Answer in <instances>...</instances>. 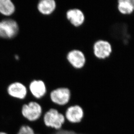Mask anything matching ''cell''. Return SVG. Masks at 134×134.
<instances>
[{
    "label": "cell",
    "instance_id": "52a82bcc",
    "mask_svg": "<svg viewBox=\"0 0 134 134\" xmlns=\"http://www.w3.org/2000/svg\"><path fill=\"white\" fill-rule=\"evenodd\" d=\"M67 60L75 68L80 69L85 66L86 57L84 53L79 49H73L68 52Z\"/></svg>",
    "mask_w": 134,
    "mask_h": 134
},
{
    "label": "cell",
    "instance_id": "5b68a950",
    "mask_svg": "<svg viewBox=\"0 0 134 134\" xmlns=\"http://www.w3.org/2000/svg\"><path fill=\"white\" fill-rule=\"evenodd\" d=\"M93 49L95 57L100 60L109 58L112 52L111 44L103 40H99L95 42Z\"/></svg>",
    "mask_w": 134,
    "mask_h": 134
},
{
    "label": "cell",
    "instance_id": "30bf717a",
    "mask_svg": "<svg viewBox=\"0 0 134 134\" xmlns=\"http://www.w3.org/2000/svg\"><path fill=\"white\" fill-rule=\"evenodd\" d=\"M66 17L71 24L75 27H80L85 22V14L78 8L69 10L66 13Z\"/></svg>",
    "mask_w": 134,
    "mask_h": 134
},
{
    "label": "cell",
    "instance_id": "e0dca14e",
    "mask_svg": "<svg viewBox=\"0 0 134 134\" xmlns=\"http://www.w3.org/2000/svg\"><path fill=\"white\" fill-rule=\"evenodd\" d=\"M0 134H8L7 133H5L4 132H0Z\"/></svg>",
    "mask_w": 134,
    "mask_h": 134
},
{
    "label": "cell",
    "instance_id": "9a60e30c",
    "mask_svg": "<svg viewBox=\"0 0 134 134\" xmlns=\"http://www.w3.org/2000/svg\"><path fill=\"white\" fill-rule=\"evenodd\" d=\"M56 134H78L72 131H67L60 129L56 131Z\"/></svg>",
    "mask_w": 134,
    "mask_h": 134
},
{
    "label": "cell",
    "instance_id": "277c9868",
    "mask_svg": "<svg viewBox=\"0 0 134 134\" xmlns=\"http://www.w3.org/2000/svg\"><path fill=\"white\" fill-rule=\"evenodd\" d=\"M42 107L38 103L30 102L28 104H24L22 107V115L30 121L38 120L42 114Z\"/></svg>",
    "mask_w": 134,
    "mask_h": 134
},
{
    "label": "cell",
    "instance_id": "7c38bea8",
    "mask_svg": "<svg viewBox=\"0 0 134 134\" xmlns=\"http://www.w3.org/2000/svg\"><path fill=\"white\" fill-rule=\"evenodd\" d=\"M117 8L121 14H132L134 12V0H119L118 1Z\"/></svg>",
    "mask_w": 134,
    "mask_h": 134
},
{
    "label": "cell",
    "instance_id": "3957f363",
    "mask_svg": "<svg viewBox=\"0 0 134 134\" xmlns=\"http://www.w3.org/2000/svg\"><path fill=\"white\" fill-rule=\"evenodd\" d=\"M71 97V91L66 87L57 88L51 91L50 93V98L52 103L61 106L68 104Z\"/></svg>",
    "mask_w": 134,
    "mask_h": 134
},
{
    "label": "cell",
    "instance_id": "7a4b0ae2",
    "mask_svg": "<svg viewBox=\"0 0 134 134\" xmlns=\"http://www.w3.org/2000/svg\"><path fill=\"white\" fill-rule=\"evenodd\" d=\"M18 24L15 20L11 19L0 21V38L12 39L18 35Z\"/></svg>",
    "mask_w": 134,
    "mask_h": 134
},
{
    "label": "cell",
    "instance_id": "5bb4252c",
    "mask_svg": "<svg viewBox=\"0 0 134 134\" xmlns=\"http://www.w3.org/2000/svg\"><path fill=\"white\" fill-rule=\"evenodd\" d=\"M18 134H35L33 129L27 125H23L20 128Z\"/></svg>",
    "mask_w": 134,
    "mask_h": 134
},
{
    "label": "cell",
    "instance_id": "2e32d148",
    "mask_svg": "<svg viewBox=\"0 0 134 134\" xmlns=\"http://www.w3.org/2000/svg\"><path fill=\"white\" fill-rule=\"evenodd\" d=\"M15 58L16 59H17V60H18V59H19V57L17 56V55L15 56Z\"/></svg>",
    "mask_w": 134,
    "mask_h": 134
},
{
    "label": "cell",
    "instance_id": "8992f818",
    "mask_svg": "<svg viewBox=\"0 0 134 134\" xmlns=\"http://www.w3.org/2000/svg\"><path fill=\"white\" fill-rule=\"evenodd\" d=\"M7 93L11 97L23 100L28 94V89L24 84L15 82L10 84L7 88Z\"/></svg>",
    "mask_w": 134,
    "mask_h": 134
},
{
    "label": "cell",
    "instance_id": "4fadbf2b",
    "mask_svg": "<svg viewBox=\"0 0 134 134\" xmlns=\"http://www.w3.org/2000/svg\"><path fill=\"white\" fill-rule=\"evenodd\" d=\"M15 6L11 0H0V14L5 16H10L14 13Z\"/></svg>",
    "mask_w": 134,
    "mask_h": 134
},
{
    "label": "cell",
    "instance_id": "ba28073f",
    "mask_svg": "<svg viewBox=\"0 0 134 134\" xmlns=\"http://www.w3.org/2000/svg\"><path fill=\"white\" fill-rule=\"evenodd\" d=\"M28 90L35 98L40 99L47 93V86L42 80H34L29 84Z\"/></svg>",
    "mask_w": 134,
    "mask_h": 134
},
{
    "label": "cell",
    "instance_id": "6da1fadb",
    "mask_svg": "<svg viewBox=\"0 0 134 134\" xmlns=\"http://www.w3.org/2000/svg\"><path fill=\"white\" fill-rule=\"evenodd\" d=\"M43 120L46 126L58 130L62 127L65 118L63 115L58 113V110L51 109L44 114Z\"/></svg>",
    "mask_w": 134,
    "mask_h": 134
},
{
    "label": "cell",
    "instance_id": "9c48e42d",
    "mask_svg": "<svg viewBox=\"0 0 134 134\" xmlns=\"http://www.w3.org/2000/svg\"><path fill=\"white\" fill-rule=\"evenodd\" d=\"M84 113L82 108L78 105L70 106L66 110L65 119L71 123H80L84 117Z\"/></svg>",
    "mask_w": 134,
    "mask_h": 134
},
{
    "label": "cell",
    "instance_id": "8fae6325",
    "mask_svg": "<svg viewBox=\"0 0 134 134\" xmlns=\"http://www.w3.org/2000/svg\"><path fill=\"white\" fill-rule=\"evenodd\" d=\"M37 8L42 14L50 15L55 10L56 3L54 0H42L39 1Z\"/></svg>",
    "mask_w": 134,
    "mask_h": 134
}]
</instances>
